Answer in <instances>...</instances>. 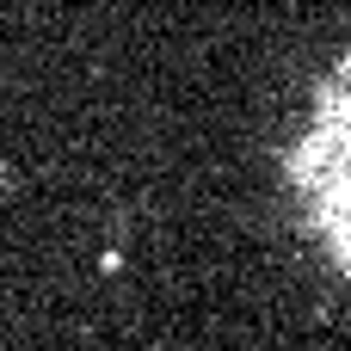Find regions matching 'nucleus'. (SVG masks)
Wrapping results in <instances>:
<instances>
[{"mask_svg":"<svg viewBox=\"0 0 351 351\" xmlns=\"http://www.w3.org/2000/svg\"><path fill=\"white\" fill-rule=\"evenodd\" d=\"M315 216H321V234H327L333 259L351 265V179H346V185H333L327 197H315Z\"/></svg>","mask_w":351,"mask_h":351,"instance_id":"f257e3e1","label":"nucleus"},{"mask_svg":"<svg viewBox=\"0 0 351 351\" xmlns=\"http://www.w3.org/2000/svg\"><path fill=\"white\" fill-rule=\"evenodd\" d=\"M321 130H333V136L351 142V56L327 74V86H321Z\"/></svg>","mask_w":351,"mask_h":351,"instance_id":"f03ea898","label":"nucleus"},{"mask_svg":"<svg viewBox=\"0 0 351 351\" xmlns=\"http://www.w3.org/2000/svg\"><path fill=\"white\" fill-rule=\"evenodd\" d=\"M12 185H19V179H12V167H6V160H0V204H6V197H12Z\"/></svg>","mask_w":351,"mask_h":351,"instance_id":"7ed1b4c3","label":"nucleus"}]
</instances>
